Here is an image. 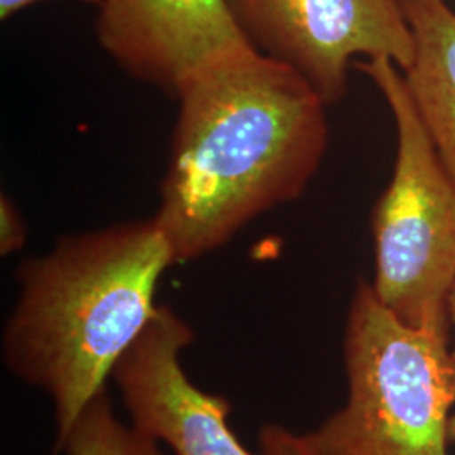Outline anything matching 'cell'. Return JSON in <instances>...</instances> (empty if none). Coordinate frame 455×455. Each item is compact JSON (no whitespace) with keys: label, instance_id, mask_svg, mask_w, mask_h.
<instances>
[{"label":"cell","instance_id":"cell-1","mask_svg":"<svg viewBox=\"0 0 455 455\" xmlns=\"http://www.w3.org/2000/svg\"><path fill=\"white\" fill-rule=\"evenodd\" d=\"M154 221L174 263L197 260L304 195L329 146L323 97L291 66L248 48L180 84Z\"/></svg>","mask_w":455,"mask_h":455},{"label":"cell","instance_id":"cell-2","mask_svg":"<svg viewBox=\"0 0 455 455\" xmlns=\"http://www.w3.org/2000/svg\"><path fill=\"white\" fill-rule=\"evenodd\" d=\"M172 265L152 218L68 235L17 267L2 361L52 402V449L107 388L116 363L146 329L159 306V280Z\"/></svg>","mask_w":455,"mask_h":455},{"label":"cell","instance_id":"cell-3","mask_svg":"<svg viewBox=\"0 0 455 455\" xmlns=\"http://www.w3.org/2000/svg\"><path fill=\"white\" fill-rule=\"evenodd\" d=\"M346 403L300 434L312 455H449L455 349L400 321L359 276L344 327Z\"/></svg>","mask_w":455,"mask_h":455},{"label":"cell","instance_id":"cell-4","mask_svg":"<svg viewBox=\"0 0 455 455\" xmlns=\"http://www.w3.org/2000/svg\"><path fill=\"white\" fill-rule=\"evenodd\" d=\"M383 95L396 129L388 188L371 212L376 297L405 324L449 332L455 285V180L423 129L400 68L355 63Z\"/></svg>","mask_w":455,"mask_h":455},{"label":"cell","instance_id":"cell-5","mask_svg":"<svg viewBox=\"0 0 455 455\" xmlns=\"http://www.w3.org/2000/svg\"><path fill=\"white\" fill-rule=\"evenodd\" d=\"M248 43L291 66L327 105L347 93L355 58L405 69L413 34L398 0H228Z\"/></svg>","mask_w":455,"mask_h":455},{"label":"cell","instance_id":"cell-6","mask_svg":"<svg viewBox=\"0 0 455 455\" xmlns=\"http://www.w3.org/2000/svg\"><path fill=\"white\" fill-rule=\"evenodd\" d=\"M195 339L176 310L157 306L112 373L132 425L174 455H257L231 430L229 400L201 390L186 373L182 353Z\"/></svg>","mask_w":455,"mask_h":455},{"label":"cell","instance_id":"cell-7","mask_svg":"<svg viewBox=\"0 0 455 455\" xmlns=\"http://www.w3.org/2000/svg\"><path fill=\"white\" fill-rule=\"evenodd\" d=\"M97 37L129 76L176 95L191 75L253 48L228 0H100Z\"/></svg>","mask_w":455,"mask_h":455},{"label":"cell","instance_id":"cell-8","mask_svg":"<svg viewBox=\"0 0 455 455\" xmlns=\"http://www.w3.org/2000/svg\"><path fill=\"white\" fill-rule=\"evenodd\" d=\"M413 34L402 69L423 129L455 180V12L445 0H398Z\"/></svg>","mask_w":455,"mask_h":455},{"label":"cell","instance_id":"cell-9","mask_svg":"<svg viewBox=\"0 0 455 455\" xmlns=\"http://www.w3.org/2000/svg\"><path fill=\"white\" fill-rule=\"evenodd\" d=\"M51 455H165L159 442L140 434L115 413L105 388L84 408L63 443Z\"/></svg>","mask_w":455,"mask_h":455},{"label":"cell","instance_id":"cell-10","mask_svg":"<svg viewBox=\"0 0 455 455\" xmlns=\"http://www.w3.org/2000/svg\"><path fill=\"white\" fill-rule=\"evenodd\" d=\"M28 240V225L16 203L9 196L0 197V255L11 257L20 251Z\"/></svg>","mask_w":455,"mask_h":455},{"label":"cell","instance_id":"cell-11","mask_svg":"<svg viewBox=\"0 0 455 455\" xmlns=\"http://www.w3.org/2000/svg\"><path fill=\"white\" fill-rule=\"evenodd\" d=\"M260 449L261 455H312L300 434L282 425L261 427Z\"/></svg>","mask_w":455,"mask_h":455},{"label":"cell","instance_id":"cell-12","mask_svg":"<svg viewBox=\"0 0 455 455\" xmlns=\"http://www.w3.org/2000/svg\"><path fill=\"white\" fill-rule=\"evenodd\" d=\"M36 2H39V0H0V17L5 20V19L14 16L19 11L29 7L31 4H36ZM82 2L98 5L100 0H82Z\"/></svg>","mask_w":455,"mask_h":455},{"label":"cell","instance_id":"cell-13","mask_svg":"<svg viewBox=\"0 0 455 455\" xmlns=\"http://www.w3.org/2000/svg\"><path fill=\"white\" fill-rule=\"evenodd\" d=\"M449 319L455 325V285L451 293V299H449Z\"/></svg>","mask_w":455,"mask_h":455},{"label":"cell","instance_id":"cell-14","mask_svg":"<svg viewBox=\"0 0 455 455\" xmlns=\"http://www.w3.org/2000/svg\"><path fill=\"white\" fill-rule=\"evenodd\" d=\"M451 439L455 442V411L454 415H452V420H451Z\"/></svg>","mask_w":455,"mask_h":455}]
</instances>
